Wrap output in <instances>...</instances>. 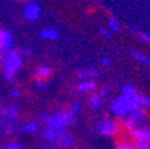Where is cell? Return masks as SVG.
Segmentation results:
<instances>
[{"label": "cell", "mask_w": 150, "mask_h": 149, "mask_svg": "<svg viewBox=\"0 0 150 149\" xmlns=\"http://www.w3.org/2000/svg\"><path fill=\"white\" fill-rule=\"evenodd\" d=\"M0 62L4 66V74L8 81H12L15 77V73L22 67V56L19 55L16 51L8 50L6 51V55L0 58Z\"/></svg>", "instance_id": "cell-1"}, {"label": "cell", "mask_w": 150, "mask_h": 149, "mask_svg": "<svg viewBox=\"0 0 150 149\" xmlns=\"http://www.w3.org/2000/svg\"><path fill=\"white\" fill-rule=\"evenodd\" d=\"M97 129L102 136H112L117 132V124L111 120L102 118L99 122H97Z\"/></svg>", "instance_id": "cell-2"}, {"label": "cell", "mask_w": 150, "mask_h": 149, "mask_svg": "<svg viewBox=\"0 0 150 149\" xmlns=\"http://www.w3.org/2000/svg\"><path fill=\"white\" fill-rule=\"evenodd\" d=\"M40 14H42V8L38 3H30L23 9V15L28 20H36L40 16Z\"/></svg>", "instance_id": "cell-3"}, {"label": "cell", "mask_w": 150, "mask_h": 149, "mask_svg": "<svg viewBox=\"0 0 150 149\" xmlns=\"http://www.w3.org/2000/svg\"><path fill=\"white\" fill-rule=\"evenodd\" d=\"M110 109H111V112L115 115H118V117H126V115L129 114V110L126 109V106H125V103H123L121 97L112 99L111 105H110Z\"/></svg>", "instance_id": "cell-4"}, {"label": "cell", "mask_w": 150, "mask_h": 149, "mask_svg": "<svg viewBox=\"0 0 150 149\" xmlns=\"http://www.w3.org/2000/svg\"><path fill=\"white\" fill-rule=\"evenodd\" d=\"M64 129H51V128L47 126L46 129H43L42 132V136L46 138L48 143H54V141H58L60 137L64 134Z\"/></svg>", "instance_id": "cell-5"}, {"label": "cell", "mask_w": 150, "mask_h": 149, "mask_svg": "<svg viewBox=\"0 0 150 149\" xmlns=\"http://www.w3.org/2000/svg\"><path fill=\"white\" fill-rule=\"evenodd\" d=\"M144 117H145V109L144 108H138L133 112H130L126 115V120L127 121H133L138 125V128H141V124L144 122Z\"/></svg>", "instance_id": "cell-6"}, {"label": "cell", "mask_w": 150, "mask_h": 149, "mask_svg": "<svg viewBox=\"0 0 150 149\" xmlns=\"http://www.w3.org/2000/svg\"><path fill=\"white\" fill-rule=\"evenodd\" d=\"M133 137L137 141H149L150 140V130L145 129V128H138L133 132Z\"/></svg>", "instance_id": "cell-7"}, {"label": "cell", "mask_w": 150, "mask_h": 149, "mask_svg": "<svg viewBox=\"0 0 150 149\" xmlns=\"http://www.w3.org/2000/svg\"><path fill=\"white\" fill-rule=\"evenodd\" d=\"M78 89H79V91H81V93L94 91L95 89H97V82L91 81V79H88V81H83V82H81V85H79Z\"/></svg>", "instance_id": "cell-8"}, {"label": "cell", "mask_w": 150, "mask_h": 149, "mask_svg": "<svg viewBox=\"0 0 150 149\" xmlns=\"http://www.w3.org/2000/svg\"><path fill=\"white\" fill-rule=\"evenodd\" d=\"M0 35H1V38H3L4 43H6V51H8V50L12 48L13 46V36L11 32L6 31V30H0Z\"/></svg>", "instance_id": "cell-9"}, {"label": "cell", "mask_w": 150, "mask_h": 149, "mask_svg": "<svg viewBox=\"0 0 150 149\" xmlns=\"http://www.w3.org/2000/svg\"><path fill=\"white\" fill-rule=\"evenodd\" d=\"M98 75V70L97 68H94V67H88L86 68V70H82V71L78 73V77L82 78V79H91V78L94 77H97Z\"/></svg>", "instance_id": "cell-10"}, {"label": "cell", "mask_w": 150, "mask_h": 149, "mask_svg": "<svg viewBox=\"0 0 150 149\" xmlns=\"http://www.w3.org/2000/svg\"><path fill=\"white\" fill-rule=\"evenodd\" d=\"M58 36H59V34H58V31L54 30V28L43 30V31L40 32V38L42 39H46V41H55V39H58Z\"/></svg>", "instance_id": "cell-11"}, {"label": "cell", "mask_w": 150, "mask_h": 149, "mask_svg": "<svg viewBox=\"0 0 150 149\" xmlns=\"http://www.w3.org/2000/svg\"><path fill=\"white\" fill-rule=\"evenodd\" d=\"M18 110L19 109L16 105H11L9 108H7L4 110V117L7 120H9V121H15L16 118H18Z\"/></svg>", "instance_id": "cell-12"}, {"label": "cell", "mask_w": 150, "mask_h": 149, "mask_svg": "<svg viewBox=\"0 0 150 149\" xmlns=\"http://www.w3.org/2000/svg\"><path fill=\"white\" fill-rule=\"evenodd\" d=\"M59 141H60V144H62V146L64 149H69V148H71V146L74 145V138H72V136L71 134H69L67 132L60 137Z\"/></svg>", "instance_id": "cell-13"}, {"label": "cell", "mask_w": 150, "mask_h": 149, "mask_svg": "<svg viewBox=\"0 0 150 149\" xmlns=\"http://www.w3.org/2000/svg\"><path fill=\"white\" fill-rule=\"evenodd\" d=\"M51 75H52V68H51L50 66L44 65V66H40V67H39L36 77L44 79V78H48V77H51Z\"/></svg>", "instance_id": "cell-14"}, {"label": "cell", "mask_w": 150, "mask_h": 149, "mask_svg": "<svg viewBox=\"0 0 150 149\" xmlns=\"http://www.w3.org/2000/svg\"><path fill=\"white\" fill-rule=\"evenodd\" d=\"M133 54H134V56L141 63H144V65H150V58L147 55L139 53V51H137V50H133Z\"/></svg>", "instance_id": "cell-15"}, {"label": "cell", "mask_w": 150, "mask_h": 149, "mask_svg": "<svg viewBox=\"0 0 150 149\" xmlns=\"http://www.w3.org/2000/svg\"><path fill=\"white\" fill-rule=\"evenodd\" d=\"M100 102H102V99H100V97L98 96V94H93V96L90 97V108L91 109H97L100 106Z\"/></svg>", "instance_id": "cell-16"}, {"label": "cell", "mask_w": 150, "mask_h": 149, "mask_svg": "<svg viewBox=\"0 0 150 149\" xmlns=\"http://www.w3.org/2000/svg\"><path fill=\"white\" fill-rule=\"evenodd\" d=\"M22 130L24 133H34L38 130V124L36 122H31V124H25L22 126Z\"/></svg>", "instance_id": "cell-17"}, {"label": "cell", "mask_w": 150, "mask_h": 149, "mask_svg": "<svg viewBox=\"0 0 150 149\" xmlns=\"http://www.w3.org/2000/svg\"><path fill=\"white\" fill-rule=\"evenodd\" d=\"M107 23H109V27L112 32H119L121 31V26L115 22V19L114 18H109L107 19Z\"/></svg>", "instance_id": "cell-18"}, {"label": "cell", "mask_w": 150, "mask_h": 149, "mask_svg": "<svg viewBox=\"0 0 150 149\" xmlns=\"http://www.w3.org/2000/svg\"><path fill=\"white\" fill-rule=\"evenodd\" d=\"M133 93H135V87L133 85H125L122 87V96H130Z\"/></svg>", "instance_id": "cell-19"}, {"label": "cell", "mask_w": 150, "mask_h": 149, "mask_svg": "<svg viewBox=\"0 0 150 149\" xmlns=\"http://www.w3.org/2000/svg\"><path fill=\"white\" fill-rule=\"evenodd\" d=\"M135 148L137 149H150V144H149V141H138Z\"/></svg>", "instance_id": "cell-20"}, {"label": "cell", "mask_w": 150, "mask_h": 149, "mask_svg": "<svg viewBox=\"0 0 150 149\" xmlns=\"http://www.w3.org/2000/svg\"><path fill=\"white\" fill-rule=\"evenodd\" d=\"M70 110H72V112H74L75 114H78V113L82 110V103H81V102H74Z\"/></svg>", "instance_id": "cell-21"}, {"label": "cell", "mask_w": 150, "mask_h": 149, "mask_svg": "<svg viewBox=\"0 0 150 149\" xmlns=\"http://www.w3.org/2000/svg\"><path fill=\"white\" fill-rule=\"evenodd\" d=\"M98 31L100 32V35L105 38H111V32H109V30H106V28H103L102 26H99L98 27Z\"/></svg>", "instance_id": "cell-22"}, {"label": "cell", "mask_w": 150, "mask_h": 149, "mask_svg": "<svg viewBox=\"0 0 150 149\" xmlns=\"http://www.w3.org/2000/svg\"><path fill=\"white\" fill-rule=\"evenodd\" d=\"M117 149H137L135 145H131V144H127V143H122L117 146Z\"/></svg>", "instance_id": "cell-23"}, {"label": "cell", "mask_w": 150, "mask_h": 149, "mask_svg": "<svg viewBox=\"0 0 150 149\" xmlns=\"http://www.w3.org/2000/svg\"><path fill=\"white\" fill-rule=\"evenodd\" d=\"M110 90H111V86H106V87H105V89H103L102 91H100L99 94H98V96L100 97V99L106 98V97H107V94H109V91H110Z\"/></svg>", "instance_id": "cell-24"}, {"label": "cell", "mask_w": 150, "mask_h": 149, "mask_svg": "<svg viewBox=\"0 0 150 149\" xmlns=\"http://www.w3.org/2000/svg\"><path fill=\"white\" fill-rule=\"evenodd\" d=\"M38 87H39V90H46L47 89V82L44 81V79L38 81Z\"/></svg>", "instance_id": "cell-25"}, {"label": "cell", "mask_w": 150, "mask_h": 149, "mask_svg": "<svg viewBox=\"0 0 150 149\" xmlns=\"http://www.w3.org/2000/svg\"><path fill=\"white\" fill-rule=\"evenodd\" d=\"M139 39L145 43H150V35L147 34H139Z\"/></svg>", "instance_id": "cell-26"}, {"label": "cell", "mask_w": 150, "mask_h": 149, "mask_svg": "<svg viewBox=\"0 0 150 149\" xmlns=\"http://www.w3.org/2000/svg\"><path fill=\"white\" fill-rule=\"evenodd\" d=\"M6 149H23V148L19 145L18 143H11V144H8V145L6 146Z\"/></svg>", "instance_id": "cell-27"}, {"label": "cell", "mask_w": 150, "mask_h": 149, "mask_svg": "<svg viewBox=\"0 0 150 149\" xmlns=\"http://www.w3.org/2000/svg\"><path fill=\"white\" fill-rule=\"evenodd\" d=\"M145 106H150V98L149 97H142V108H145Z\"/></svg>", "instance_id": "cell-28"}, {"label": "cell", "mask_w": 150, "mask_h": 149, "mask_svg": "<svg viewBox=\"0 0 150 149\" xmlns=\"http://www.w3.org/2000/svg\"><path fill=\"white\" fill-rule=\"evenodd\" d=\"M48 118H50V115L48 114H43V115H40V117L38 118V122H47Z\"/></svg>", "instance_id": "cell-29"}, {"label": "cell", "mask_w": 150, "mask_h": 149, "mask_svg": "<svg viewBox=\"0 0 150 149\" xmlns=\"http://www.w3.org/2000/svg\"><path fill=\"white\" fill-rule=\"evenodd\" d=\"M110 62H111V59L107 58V56H105V58H102V65L103 66H109Z\"/></svg>", "instance_id": "cell-30"}, {"label": "cell", "mask_w": 150, "mask_h": 149, "mask_svg": "<svg viewBox=\"0 0 150 149\" xmlns=\"http://www.w3.org/2000/svg\"><path fill=\"white\" fill-rule=\"evenodd\" d=\"M0 51H6V43H4L1 35H0Z\"/></svg>", "instance_id": "cell-31"}, {"label": "cell", "mask_w": 150, "mask_h": 149, "mask_svg": "<svg viewBox=\"0 0 150 149\" xmlns=\"http://www.w3.org/2000/svg\"><path fill=\"white\" fill-rule=\"evenodd\" d=\"M11 96H12L13 98H18V97L20 96V91H19L18 89H15V90H12V91H11Z\"/></svg>", "instance_id": "cell-32"}, {"label": "cell", "mask_w": 150, "mask_h": 149, "mask_svg": "<svg viewBox=\"0 0 150 149\" xmlns=\"http://www.w3.org/2000/svg\"><path fill=\"white\" fill-rule=\"evenodd\" d=\"M23 53H24L25 55H31L32 51H31V48H24V50H23Z\"/></svg>", "instance_id": "cell-33"}, {"label": "cell", "mask_w": 150, "mask_h": 149, "mask_svg": "<svg viewBox=\"0 0 150 149\" xmlns=\"http://www.w3.org/2000/svg\"><path fill=\"white\" fill-rule=\"evenodd\" d=\"M0 136H1V128H0Z\"/></svg>", "instance_id": "cell-34"}, {"label": "cell", "mask_w": 150, "mask_h": 149, "mask_svg": "<svg viewBox=\"0 0 150 149\" xmlns=\"http://www.w3.org/2000/svg\"><path fill=\"white\" fill-rule=\"evenodd\" d=\"M0 149H6V148H3V146H0Z\"/></svg>", "instance_id": "cell-35"}]
</instances>
